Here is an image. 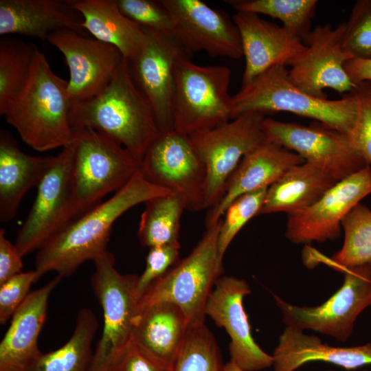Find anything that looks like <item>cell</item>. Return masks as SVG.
<instances>
[{"label":"cell","mask_w":371,"mask_h":371,"mask_svg":"<svg viewBox=\"0 0 371 371\" xmlns=\"http://www.w3.org/2000/svg\"><path fill=\"white\" fill-rule=\"evenodd\" d=\"M172 192L148 181L138 171L107 200L82 214L45 243L37 251L35 269L39 278L55 271L68 277L84 262L106 252L114 223L124 213L150 199Z\"/></svg>","instance_id":"6da1fadb"},{"label":"cell","mask_w":371,"mask_h":371,"mask_svg":"<svg viewBox=\"0 0 371 371\" xmlns=\"http://www.w3.org/2000/svg\"><path fill=\"white\" fill-rule=\"evenodd\" d=\"M69 120L73 128L94 129L141 160L161 133L153 107L135 85L124 58L100 93L71 102Z\"/></svg>","instance_id":"7a4b0ae2"},{"label":"cell","mask_w":371,"mask_h":371,"mask_svg":"<svg viewBox=\"0 0 371 371\" xmlns=\"http://www.w3.org/2000/svg\"><path fill=\"white\" fill-rule=\"evenodd\" d=\"M67 84L38 49L24 88L2 114L34 150L45 152L72 143Z\"/></svg>","instance_id":"3957f363"},{"label":"cell","mask_w":371,"mask_h":371,"mask_svg":"<svg viewBox=\"0 0 371 371\" xmlns=\"http://www.w3.org/2000/svg\"><path fill=\"white\" fill-rule=\"evenodd\" d=\"M230 111L231 120L247 113L289 112L348 135L357 117V102L352 93L335 100L315 98L293 84L285 65H278L241 87L232 96Z\"/></svg>","instance_id":"277c9868"},{"label":"cell","mask_w":371,"mask_h":371,"mask_svg":"<svg viewBox=\"0 0 371 371\" xmlns=\"http://www.w3.org/2000/svg\"><path fill=\"white\" fill-rule=\"evenodd\" d=\"M71 183L78 217L123 188L140 170L142 160L89 128H74Z\"/></svg>","instance_id":"5b68a950"},{"label":"cell","mask_w":371,"mask_h":371,"mask_svg":"<svg viewBox=\"0 0 371 371\" xmlns=\"http://www.w3.org/2000/svg\"><path fill=\"white\" fill-rule=\"evenodd\" d=\"M221 223V219L207 227L190 254L150 285L139 300V311L170 302L181 308L190 324L205 322L208 297L223 271L218 249Z\"/></svg>","instance_id":"8992f818"},{"label":"cell","mask_w":371,"mask_h":371,"mask_svg":"<svg viewBox=\"0 0 371 371\" xmlns=\"http://www.w3.org/2000/svg\"><path fill=\"white\" fill-rule=\"evenodd\" d=\"M231 70L225 66H201L190 56L175 66L174 129L188 135L212 129L231 120L229 94Z\"/></svg>","instance_id":"52a82bcc"},{"label":"cell","mask_w":371,"mask_h":371,"mask_svg":"<svg viewBox=\"0 0 371 371\" xmlns=\"http://www.w3.org/2000/svg\"><path fill=\"white\" fill-rule=\"evenodd\" d=\"M93 262L91 283L102 309L104 326L93 352L91 371H110L130 342L139 313V300L135 292L138 276L117 271L114 257L108 251Z\"/></svg>","instance_id":"ba28073f"},{"label":"cell","mask_w":371,"mask_h":371,"mask_svg":"<svg viewBox=\"0 0 371 371\" xmlns=\"http://www.w3.org/2000/svg\"><path fill=\"white\" fill-rule=\"evenodd\" d=\"M140 171L150 183L179 196L191 212L205 209L207 170L190 135L160 133L147 149Z\"/></svg>","instance_id":"9c48e42d"},{"label":"cell","mask_w":371,"mask_h":371,"mask_svg":"<svg viewBox=\"0 0 371 371\" xmlns=\"http://www.w3.org/2000/svg\"><path fill=\"white\" fill-rule=\"evenodd\" d=\"M344 273L341 287L323 304L300 306L274 295L286 326L313 330L346 341L357 316L371 306V263L338 270Z\"/></svg>","instance_id":"30bf717a"},{"label":"cell","mask_w":371,"mask_h":371,"mask_svg":"<svg viewBox=\"0 0 371 371\" xmlns=\"http://www.w3.org/2000/svg\"><path fill=\"white\" fill-rule=\"evenodd\" d=\"M262 128L268 141L297 153L337 182L370 165L348 135L318 122L306 126L265 117Z\"/></svg>","instance_id":"8fae6325"},{"label":"cell","mask_w":371,"mask_h":371,"mask_svg":"<svg viewBox=\"0 0 371 371\" xmlns=\"http://www.w3.org/2000/svg\"><path fill=\"white\" fill-rule=\"evenodd\" d=\"M265 117L260 113H247L190 136L207 170L205 208L219 201L243 158L267 141L262 128Z\"/></svg>","instance_id":"7c38bea8"},{"label":"cell","mask_w":371,"mask_h":371,"mask_svg":"<svg viewBox=\"0 0 371 371\" xmlns=\"http://www.w3.org/2000/svg\"><path fill=\"white\" fill-rule=\"evenodd\" d=\"M73 155L72 143L63 148L37 186L35 200L14 243L23 257L37 251L78 218L72 192Z\"/></svg>","instance_id":"4fadbf2b"},{"label":"cell","mask_w":371,"mask_h":371,"mask_svg":"<svg viewBox=\"0 0 371 371\" xmlns=\"http://www.w3.org/2000/svg\"><path fill=\"white\" fill-rule=\"evenodd\" d=\"M344 23L333 28L330 23L317 25L303 38L305 49L291 59L289 76L297 87L317 98L327 99L330 88L339 93H351L357 85L349 78L344 63L350 57L341 47Z\"/></svg>","instance_id":"5bb4252c"},{"label":"cell","mask_w":371,"mask_h":371,"mask_svg":"<svg viewBox=\"0 0 371 371\" xmlns=\"http://www.w3.org/2000/svg\"><path fill=\"white\" fill-rule=\"evenodd\" d=\"M143 29L146 41L138 55L128 61L130 71L153 107L160 132H166L174 129L176 63L181 58L192 55L173 34Z\"/></svg>","instance_id":"9a60e30c"},{"label":"cell","mask_w":371,"mask_h":371,"mask_svg":"<svg viewBox=\"0 0 371 371\" xmlns=\"http://www.w3.org/2000/svg\"><path fill=\"white\" fill-rule=\"evenodd\" d=\"M173 23V34L192 55L203 51L211 56H243L237 26L229 16L201 0H161Z\"/></svg>","instance_id":"2e32d148"},{"label":"cell","mask_w":371,"mask_h":371,"mask_svg":"<svg viewBox=\"0 0 371 371\" xmlns=\"http://www.w3.org/2000/svg\"><path fill=\"white\" fill-rule=\"evenodd\" d=\"M370 194L369 166L337 182L308 208L288 215L286 238L295 244L324 243L337 238L343 219Z\"/></svg>","instance_id":"e0dca14e"},{"label":"cell","mask_w":371,"mask_h":371,"mask_svg":"<svg viewBox=\"0 0 371 371\" xmlns=\"http://www.w3.org/2000/svg\"><path fill=\"white\" fill-rule=\"evenodd\" d=\"M47 41L62 53L69 68L67 93L71 102L100 93L124 58L115 47L69 29L53 32Z\"/></svg>","instance_id":"ac0fdd59"},{"label":"cell","mask_w":371,"mask_h":371,"mask_svg":"<svg viewBox=\"0 0 371 371\" xmlns=\"http://www.w3.org/2000/svg\"><path fill=\"white\" fill-rule=\"evenodd\" d=\"M251 291L245 280L221 276L208 297L205 313L229 336L230 361L244 371H258L273 366V358L252 337L243 304V298Z\"/></svg>","instance_id":"d6986e66"},{"label":"cell","mask_w":371,"mask_h":371,"mask_svg":"<svg viewBox=\"0 0 371 371\" xmlns=\"http://www.w3.org/2000/svg\"><path fill=\"white\" fill-rule=\"evenodd\" d=\"M232 20L239 31L245 59L241 87L276 65L286 66L306 48L295 33L258 14L236 11Z\"/></svg>","instance_id":"ffe728a7"},{"label":"cell","mask_w":371,"mask_h":371,"mask_svg":"<svg viewBox=\"0 0 371 371\" xmlns=\"http://www.w3.org/2000/svg\"><path fill=\"white\" fill-rule=\"evenodd\" d=\"M297 153L267 141L245 155L229 179L219 201L205 216V227L222 218L228 206L238 197L267 188L291 167L304 163Z\"/></svg>","instance_id":"44dd1931"},{"label":"cell","mask_w":371,"mask_h":371,"mask_svg":"<svg viewBox=\"0 0 371 371\" xmlns=\"http://www.w3.org/2000/svg\"><path fill=\"white\" fill-rule=\"evenodd\" d=\"M62 278L57 275L30 292L16 309L0 343V371H23L42 352L38 336L47 317L49 295Z\"/></svg>","instance_id":"7402d4cb"},{"label":"cell","mask_w":371,"mask_h":371,"mask_svg":"<svg viewBox=\"0 0 371 371\" xmlns=\"http://www.w3.org/2000/svg\"><path fill=\"white\" fill-rule=\"evenodd\" d=\"M81 14L71 0H0V35L18 34L42 41L69 29L86 36Z\"/></svg>","instance_id":"603a6c76"},{"label":"cell","mask_w":371,"mask_h":371,"mask_svg":"<svg viewBox=\"0 0 371 371\" xmlns=\"http://www.w3.org/2000/svg\"><path fill=\"white\" fill-rule=\"evenodd\" d=\"M189 326L179 306L157 303L139 311L130 341L154 363L170 370Z\"/></svg>","instance_id":"cb8c5ba5"},{"label":"cell","mask_w":371,"mask_h":371,"mask_svg":"<svg viewBox=\"0 0 371 371\" xmlns=\"http://www.w3.org/2000/svg\"><path fill=\"white\" fill-rule=\"evenodd\" d=\"M56 156H32L23 153L10 134L0 131V222L12 221L26 193L38 186Z\"/></svg>","instance_id":"d4e9b609"},{"label":"cell","mask_w":371,"mask_h":371,"mask_svg":"<svg viewBox=\"0 0 371 371\" xmlns=\"http://www.w3.org/2000/svg\"><path fill=\"white\" fill-rule=\"evenodd\" d=\"M274 371H295L304 364L320 361L346 370L371 364V344L354 347H335L323 344L315 335L286 326L274 350Z\"/></svg>","instance_id":"484cf974"},{"label":"cell","mask_w":371,"mask_h":371,"mask_svg":"<svg viewBox=\"0 0 371 371\" xmlns=\"http://www.w3.org/2000/svg\"><path fill=\"white\" fill-rule=\"evenodd\" d=\"M71 3L82 17L81 27L95 39L115 47L128 61L138 55L145 31L120 11L116 0H71Z\"/></svg>","instance_id":"4316f807"},{"label":"cell","mask_w":371,"mask_h":371,"mask_svg":"<svg viewBox=\"0 0 371 371\" xmlns=\"http://www.w3.org/2000/svg\"><path fill=\"white\" fill-rule=\"evenodd\" d=\"M337 182L306 162L294 166L268 187L260 214L285 212L291 215L304 211Z\"/></svg>","instance_id":"83f0119b"},{"label":"cell","mask_w":371,"mask_h":371,"mask_svg":"<svg viewBox=\"0 0 371 371\" xmlns=\"http://www.w3.org/2000/svg\"><path fill=\"white\" fill-rule=\"evenodd\" d=\"M98 328L94 313L88 308L80 309L69 340L55 350L41 352L23 371H91L92 342Z\"/></svg>","instance_id":"f1b7e54d"},{"label":"cell","mask_w":371,"mask_h":371,"mask_svg":"<svg viewBox=\"0 0 371 371\" xmlns=\"http://www.w3.org/2000/svg\"><path fill=\"white\" fill-rule=\"evenodd\" d=\"M341 227L344 232L342 247L330 258L306 247V265L322 262L338 271L371 263V210L358 203L343 219Z\"/></svg>","instance_id":"f546056e"},{"label":"cell","mask_w":371,"mask_h":371,"mask_svg":"<svg viewBox=\"0 0 371 371\" xmlns=\"http://www.w3.org/2000/svg\"><path fill=\"white\" fill-rule=\"evenodd\" d=\"M141 215L137 235L149 248L179 243L180 222L185 208L183 200L172 193L149 199Z\"/></svg>","instance_id":"4dcf8cb0"},{"label":"cell","mask_w":371,"mask_h":371,"mask_svg":"<svg viewBox=\"0 0 371 371\" xmlns=\"http://www.w3.org/2000/svg\"><path fill=\"white\" fill-rule=\"evenodd\" d=\"M38 49L33 43L19 38H0L1 115L24 88Z\"/></svg>","instance_id":"1f68e13d"},{"label":"cell","mask_w":371,"mask_h":371,"mask_svg":"<svg viewBox=\"0 0 371 371\" xmlns=\"http://www.w3.org/2000/svg\"><path fill=\"white\" fill-rule=\"evenodd\" d=\"M219 347L205 322L190 324L170 371H225Z\"/></svg>","instance_id":"d6a6232c"},{"label":"cell","mask_w":371,"mask_h":371,"mask_svg":"<svg viewBox=\"0 0 371 371\" xmlns=\"http://www.w3.org/2000/svg\"><path fill=\"white\" fill-rule=\"evenodd\" d=\"M236 11L268 15L282 23V26L302 40L310 32L315 17L317 0H228Z\"/></svg>","instance_id":"836d02e7"},{"label":"cell","mask_w":371,"mask_h":371,"mask_svg":"<svg viewBox=\"0 0 371 371\" xmlns=\"http://www.w3.org/2000/svg\"><path fill=\"white\" fill-rule=\"evenodd\" d=\"M267 188L238 197L225 210L218 236V249L221 260H223L228 247L239 231L251 218L260 214Z\"/></svg>","instance_id":"e575fe53"},{"label":"cell","mask_w":371,"mask_h":371,"mask_svg":"<svg viewBox=\"0 0 371 371\" xmlns=\"http://www.w3.org/2000/svg\"><path fill=\"white\" fill-rule=\"evenodd\" d=\"M341 47L351 59H371V0H358L344 23Z\"/></svg>","instance_id":"d590c367"},{"label":"cell","mask_w":371,"mask_h":371,"mask_svg":"<svg viewBox=\"0 0 371 371\" xmlns=\"http://www.w3.org/2000/svg\"><path fill=\"white\" fill-rule=\"evenodd\" d=\"M120 11L143 28L173 34L171 16L160 1L116 0Z\"/></svg>","instance_id":"8d00e7d4"},{"label":"cell","mask_w":371,"mask_h":371,"mask_svg":"<svg viewBox=\"0 0 371 371\" xmlns=\"http://www.w3.org/2000/svg\"><path fill=\"white\" fill-rule=\"evenodd\" d=\"M357 102V115L348 135L353 147L371 164V81L357 85L351 92Z\"/></svg>","instance_id":"74e56055"},{"label":"cell","mask_w":371,"mask_h":371,"mask_svg":"<svg viewBox=\"0 0 371 371\" xmlns=\"http://www.w3.org/2000/svg\"><path fill=\"white\" fill-rule=\"evenodd\" d=\"M180 243L152 247L146 257L144 271L138 276L136 295L139 300L150 285L179 261Z\"/></svg>","instance_id":"f35d334b"},{"label":"cell","mask_w":371,"mask_h":371,"mask_svg":"<svg viewBox=\"0 0 371 371\" xmlns=\"http://www.w3.org/2000/svg\"><path fill=\"white\" fill-rule=\"evenodd\" d=\"M39 277L35 270L21 272L0 284V324H5L30 294Z\"/></svg>","instance_id":"ab89813d"},{"label":"cell","mask_w":371,"mask_h":371,"mask_svg":"<svg viewBox=\"0 0 371 371\" xmlns=\"http://www.w3.org/2000/svg\"><path fill=\"white\" fill-rule=\"evenodd\" d=\"M22 255L5 236V232L0 229V284L21 273Z\"/></svg>","instance_id":"60d3db41"},{"label":"cell","mask_w":371,"mask_h":371,"mask_svg":"<svg viewBox=\"0 0 371 371\" xmlns=\"http://www.w3.org/2000/svg\"><path fill=\"white\" fill-rule=\"evenodd\" d=\"M112 369L116 371H170L144 355L131 341Z\"/></svg>","instance_id":"b9f144b4"},{"label":"cell","mask_w":371,"mask_h":371,"mask_svg":"<svg viewBox=\"0 0 371 371\" xmlns=\"http://www.w3.org/2000/svg\"><path fill=\"white\" fill-rule=\"evenodd\" d=\"M344 69L355 85L363 81H371V59L348 60L344 63Z\"/></svg>","instance_id":"7bdbcfd3"},{"label":"cell","mask_w":371,"mask_h":371,"mask_svg":"<svg viewBox=\"0 0 371 371\" xmlns=\"http://www.w3.org/2000/svg\"><path fill=\"white\" fill-rule=\"evenodd\" d=\"M225 371H244L238 368L236 364L229 361L225 366Z\"/></svg>","instance_id":"ee69618b"},{"label":"cell","mask_w":371,"mask_h":371,"mask_svg":"<svg viewBox=\"0 0 371 371\" xmlns=\"http://www.w3.org/2000/svg\"><path fill=\"white\" fill-rule=\"evenodd\" d=\"M110 371H116V370H115L114 369H111Z\"/></svg>","instance_id":"f6af8a7d"},{"label":"cell","mask_w":371,"mask_h":371,"mask_svg":"<svg viewBox=\"0 0 371 371\" xmlns=\"http://www.w3.org/2000/svg\"><path fill=\"white\" fill-rule=\"evenodd\" d=\"M327 371H333V370H327Z\"/></svg>","instance_id":"bcb514c9"}]
</instances>
